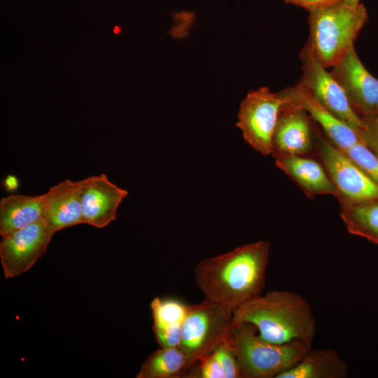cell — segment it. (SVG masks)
Returning a JSON list of instances; mask_svg holds the SVG:
<instances>
[{
	"instance_id": "cell-12",
	"label": "cell",
	"mask_w": 378,
	"mask_h": 378,
	"mask_svg": "<svg viewBox=\"0 0 378 378\" xmlns=\"http://www.w3.org/2000/svg\"><path fill=\"white\" fill-rule=\"evenodd\" d=\"M42 195V218L54 234L62 229L83 223L80 181L65 179Z\"/></svg>"
},
{
	"instance_id": "cell-5",
	"label": "cell",
	"mask_w": 378,
	"mask_h": 378,
	"mask_svg": "<svg viewBox=\"0 0 378 378\" xmlns=\"http://www.w3.org/2000/svg\"><path fill=\"white\" fill-rule=\"evenodd\" d=\"M232 326V312L206 299L189 304L181 327L180 347L190 368L227 340Z\"/></svg>"
},
{
	"instance_id": "cell-11",
	"label": "cell",
	"mask_w": 378,
	"mask_h": 378,
	"mask_svg": "<svg viewBox=\"0 0 378 378\" xmlns=\"http://www.w3.org/2000/svg\"><path fill=\"white\" fill-rule=\"evenodd\" d=\"M83 223L104 228L117 218V211L128 191L113 183L105 174L80 181Z\"/></svg>"
},
{
	"instance_id": "cell-14",
	"label": "cell",
	"mask_w": 378,
	"mask_h": 378,
	"mask_svg": "<svg viewBox=\"0 0 378 378\" xmlns=\"http://www.w3.org/2000/svg\"><path fill=\"white\" fill-rule=\"evenodd\" d=\"M288 90L292 100L305 109L318 123L328 139L340 150L347 149L357 143L365 142L362 130L354 128L337 118L298 85L288 88Z\"/></svg>"
},
{
	"instance_id": "cell-16",
	"label": "cell",
	"mask_w": 378,
	"mask_h": 378,
	"mask_svg": "<svg viewBox=\"0 0 378 378\" xmlns=\"http://www.w3.org/2000/svg\"><path fill=\"white\" fill-rule=\"evenodd\" d=\"M347 374V365L335 350L312 347L277 378H346Z\"/></svg>"
},
{
	"instance_id": "cell-21",
	"label": "cell",
	"mask_w": 378,
	"mask_h": 378,
	"mask_svg": "<svg viewBox=\"0 0 378 378\" xmlns=\"http://www.w3.org/2000/svg\"><path fill=\"white\" fill-rule=\"evenodd\" d=\"M342 151L378 183V155L365 142L357 143Z\"/></svg>"
},
{
	"instance_id": "cell-30",
	"label": "cell",
	"mask_w": 378,
	"mask_h": 378,
	"mask_svg": "<svg viewBox=\"0 0 378 378\" xmlns=\"http://www.w3.org/2000/svg\"><path fill=\"white\" fill-rule=\"evenodd\" d=\"M378 120V119H377Z\"/></svg>"
},
{
	"instance_id": "cell-3",
	"label": "cell",
	"mask_w": 378,
	"mask_h": 378,
	"mask_svg": "<svg viewBox=\"0 0 378 378\" xmlns=\"http://www.w3.org/2000/svg\"><path fill=\"white\" fill-rule=\"evenodd\" d=\"M308 12L307 43L321 64L326 69L332 68L354 47L368 20L366 8L362 4L351 6L341 1Z\"/></svg>"
},
{
	"instance_id": "cell-13",
	"label": "cell",
	"mask_w": 378,
	"mask_h": 378,
	"mask_svg": "<svg viewBox=\"0 0 378 378\" xmlns=\"http://www.w3.org/2000/svg\"><path fill=\"white\" fill-rule=\"evenodd\" d=\"M312 139L307 112L292 100L280 113L274 133L272 155H305L312 148Z\"/></svg>"
},
{
	"instance_id": "cell-19",
	"label": "cell",
	"mask_w": 378,
	"mask_h": 378,
	"mask_svg": "<svg viewBox=\"0 0 378 378\" xmlns=\"http://www.w3.org/2000/svg\"><path fill=\"white\" fill-rule=\"evenodd\" d=\"M340 217L351 234L378 244V200H338Z\"/></svg>"
},
{
	"instance_id": "cell-10",
	"label": "cell",
	"mask_w": 378,
	"mask_h": 378,
	"mask_svg": "<svg viewBox=\"0 0 378 378\" xmlns=\"http://www.w3.org/2000/svg\"><path fill=\"white\" fill-rule=\"evenodd\" d=\"M330 72L343 89L353 111L364 121L376 119L378 79L363 64L354 47Z\"/></svg>"
},
{
	"instance_id": "cell-29",
	"label": "cell",
	"mask_w": 378,
	"mask_h": 378,
	"mask_svg": "<svg viewBox=\"0 0 378 378\" xmlns=\"http://www.w3.org/2000/svg\"><path fill=\"white\" fill-rule=\"evenodd\" d=\"M376 119H378V107H377V118Z\"/></svg>"
},
{
	"instance_id": "cell-24",
	"label": "cell",
	"mask_w": 378,
	"mask_h": 378,
	"mask_svg": "<svg viewBox=\"0 0 378 378\" xmlns=\"http://www.w3.org/2000/svg\"><path fill=\"white\" fill-rule=\"evenodd\" d=\"M362 134L368 147L378 155V120H365Z\"/></svg>"
},
{
	"instance_id": "cell-1",
	"label": "cell",
	"mask_w": 378,
	"mask_h": 378,
	"mask_svg": "<svg viewBox=\"0 0 378 378\" xmlns=\"http://www.w3.org/2000/svg\"><path fill=\"white\" fill-rule=\"evenodd\" d=\"M271 246L259 240L204 259L194 267L204 299L233 312L260 295L265 287Z\"/></svg>"
},
{
	"instance_id": "cell-18",
	"label": "cell",
	"mask_w": 378,
	"mask_h": 378,
	"mask_svg": "<svg viewBox=\"0 0 378 378\" xmlns=\"http://www.w3.org/2000/svg\"><path fill=\"white\" fill-rule=\"evenodd\" d=\"M43 195L14 194L0 200V234L22 229L43 217Z\"/></svg>"
},
{
	"instance_id": "cell-9",
	"label": "cell",
	"mask_w": 378,
	"mask_h": 378,
	"mask_svg": "<svg viewBox=\"0 0 378 378\" xmlns=\"http://www.w3.org/2000/svg\"><path fill=\"white\" fill-rule=\"evenodd\" d=\"M54 234L43 218L4 237L0 260L6 279L28 271L46 252Z\"/></svg>"
},
{
	"instance_id": "cell-17",
	"label": "cell",
	"mask_w": 378,
	"mask_h": 378,
	"mask_svg": "<svg viewBox=\"0 0 378 378\" xmlns=\"http://www.w3.org/2000/svg\"><path fill=\"white\" fill-rule=\"evenodd\" d=\"M188 306L174 298H155L152 300L153 332L160 347L180 346L182 323Z\"/></svg>"
},
{
	"instance_id": "cell-25",
	"label": "cell",
	"mask_w": 378,
	"mask_h": 378,
	"mask_svg": "<svg viewBox=\"0 0 378 378\" xmlns=\"http://www.w3.org/2000/svg\"><path fill=\"white\" fill-rule=\"evenodd\" d=\"M286 3H290L295 6L302 7L307 11L323 6L330 5L344 0H284Z\"/></svg>"
},
{
	"instance_id": "cell-8",
	"label": "cell",
	"mask_w": 378,
	"mask_h": 378,
	"mask_svg": "<svg viewBox=\"0 0 378 378\" xmlns=\"http://www.w3.org/2000/svg\"><path fill=\"white\" fill-rule=\"evenodd\" d=\"M300 59L302 76L298 85L314 97L337 118L358 130L365 122L351 108L343 89L317 59L308 43L303 47Z\"/></svg>"
},
{
	"instance_id": "cell-7",
	"label": "cell",
	"mask_w": 378,
	"mask_h": 378,
	"mask_svg": "<svg viewBox=\"0 0 378 378\" xmlns=\"http://www.w3.org/2000/svg\"><path fill=\"white\" fill-rule=\"evenodd\" d=\"M316 146L321 163L337 189L338 200H378V183L342 150L318 134Z\"/></svg>"
},
{
	"instance_id": "cell-22",
	"label": "cell",
	"mask_w": 378,
	"mask_h": 378,
	"mask_svg": "<svg viewBox=\"0 0 378 378\" xmlns=\"http://www.w3.org/2000/svg\"><path fill=\"white\" fill-rule=\"evenodd\" d=\"M213 352L223 368L225 378L242 377V373L231 345L230 337L227 340L218 345Z\"/></svg>"
},
{
	"instance_id": "cell-23",
	"label": "cell",
	"mask_w": 378,
	"mask_h": 378,
	"mask_svg": "<svg viewBox=\"0 0 378 378\" xmlns=\"http://www.w3.org/2000/svg\"><path fill=\"white\" fill-rule=\"evenodd\" d=\"M196 364H198L197 373L193 377L225 378L223 368L213 351Z\"/></svg>"
},
{
	"instance_id": "cell-2",
	"label": "cell",
	"mask_w": 378,
	"mask_h": 378,
	"mask_svg": "<svg viewBox=\"0 0 378 378\" xmlns=\"http://www.w3.org/2000/svg\"><path fill=\"white\" fill-rule=\"evenodd\" d=\"M232 322L251 324L260 338L276 344H312L316 332L309 303L289 290H272L253 298L233 312Z\"/></svg>"
},
{
	"instance_id": "cell-4",
	"label": "cell",
	"mask_w": 378,
	"mask_h": 378,
	"mask_svg": "<svg viewBox=\"0 0 378 378\" xmlns=\"http://www.w3.org/2000/svg\"><path fill=\"white\" fill-rule=\"evenodd\" d=\"M230 340L242 377L246 378H277L312 346L304 342L276 344L266 341L258 336L254 326L246 323L232 322Z\"/></svg>"
},
{
	"instance_id": "cell-27",
	"label": "cell",
	"mask_w": 378,
	"mask_h": 378,
	"mask_svg": "<svg viewBox=\"0 0 378 378\" xmlns=\"http://www.w3.org/2000/svg\"><path fill=\"white\" fill-rule=\"evenodd\" d=\"M360 0H344V2L349 6H355L360 4Z\"/></svg>"
},
{
	"instance_id": "cell-28",
	"label": "cell",
	"mask_w": 378,
	"mask_h": 378,
	"mask_svg": "<svg viewBox=\"0 0 378 378\" xmlns=\"http://www.w3.org/2000/svg\"><path fill=\"white\" fill-rule=\"evenodd\" d=\"M118 30H119V28H118V27H115L114 28V32H115V33H117V32L118 31Z\"/></svg>"
},
{
	"instance_id": "cell-20",
	"label": "cell",
	"mask_w": 378,
	"mask_h": 378,
	"mask_svg": "<svg viewBox=\"0 0 378 378\" xmlns=\"http://www.w3.org/2000/svg\"><path fill=\"white\" fill-rule=\"evenodd\" d=\"M190 368L188 356L180 346L160 347L141 365L137 378H177Z\"/></svg>"
},
{
	"instance_id": "cell-15",
	"label": "cell",
	"mask_w": 378,
	"mask_h": 378,
	"mask_svg": "<svg viewBox=\"0 0 378 378\" xmlns=\"http://www.w3.org/2000/svg\"><path fill=\"white\" fill-rule=\"evenodd\" d=\"M276 166L295 182L309 197L338 192L322 163L305 155L274 156Z\"/></svg>"
},
{
	"instance_id": "cell-26",
	"label": "cell",
	"mask_w": 378,
	"mask_h": 378,
	"mask_svg": "<svg viewBox=\"0 0 378 378\" xmlns=\"http://www.w3.org/2000/svg\"><path fill=\"white\" fill-rule=\"evenodd\" d=\"M4 185L8 190H13L18 186V181L14 176H8L4 181Z\"/></svg>"
},
{
	"instance_id": "cell-6",
	"label": "cell",
	"mask_w": 378,
	"mask_h": 378,
	"mask_svg": "<svg viewBox=\"0 0 378 378\" xmlns=\"http://www.w3.org/2000/svg\"><path fill=\"white\" fill-rule=\"evenodd\" d=\"M291 101L288 88L272 92L267 87L250 91L241 101L236 126L244 140L261 155H272L280 113Z\"/></svg>"
}]
</instances>
